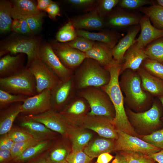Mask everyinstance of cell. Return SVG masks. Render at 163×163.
Here are the masks:
<instances>
[{"label":"cell","instance_id":"1","mask_svg":"<svg viewBox=\"0 0 163 163\" xmlns=\"http://www.w3.org/2000/svg\"><path fill=\"white\" fill-rule=\"evenodd\" d=\"M122 63L113 59L104 68L109 72L110 79L107 85L101 87L109 96L115 111L112 122L117 130L133 136H139L128 119L124 107V96L119 84Z\"/></svg>","mask_w":163,"mask_h":163},{"label":"cell","instance_id":"2","mask_svg":"<svg viewBox=\"0 0 163 163\" xmlns=\"http://www.w3.org/2000/svg\"><path fill=\"white\" fill-rule=\"evenodd\" d=\"M76 91L89 87H101L110 79L109 72L95 60L85 59L73 75Z\"/></svg>","mask_w":163,"mask_h":163},{"label":"cell","instance_id":"3","mask_svg":"<svg viewBox=\"0 0 163 163\" xmlns=\"http://www.w3.org/2000/svg\"><path fill=\"white\" fill-rule=\"evenodd\" d=\"M121 75L120 87L125 95L124 101L129 105L139 109L153 99L152 95L143 89L137 71L127 69Z\"/></svg>","mask_w":163,"mask_h":163},{"label":"cell","instance_id":"4","mask_svg":"<svg viewBox=\"0 0 163 163\" xmlns=\"http://www.w3.org/2000/svg\"><path fill=\"white\" fill-rule=\"evenodd\" d=\"M40 38L34 36L12 35L1 43L0 56L10 53L15 55L24 54L27 56L26 65L39 57V49L41 44Z\"/></svg>","mask_w":163,"mask_h":163},{"label":"cell","instance_id":"5","mask_svg":"<svg viewBox=\"0 0 163 163\" xmlns=\"http://www.w3.org/2000/svg\"><path fill=\"white\" fill-rule=\"evenodd\" d=\"M76 94L84 98L91 109L88 115L110 119L115 116L113 105L107 94L101 88L89 87L76 91Z\"/></svg>","mask_w":163,"mask_h":163},{"label":"cell","instance_id":"6","mask_svg":"<svg viewBox=\"0 0 163 163\" xmlns=\"http://www.w3.org/2000/svg\"><path fill=\"white\" fill-rule=\"evenodd\" d=\"M0 89L12 94L29 97L37 94L35 79L26 66L13 75L0 78Z\"/></svg>","mask_w":163,"mask_h":163},{"label":"cell","instance_id":"7","mask_svg":"<svg viewBox=\"0 0 163 163\" xmlns=\"http://www.w3.org/2000/svg\"><path fill=\"white\" fill-rule=\"evenodd\" d=\"M36 80L37 93L52 90L60 79L40 59L37 57L26 65Z\"/></svg>","mask_w":163,"mask_h":163},{"label":"cell","instance_id":"8","mask_svg":"<svg viewBox=\"0 0 163 163\" xmlns=\"http://www.w3.org/2000/svg\"><path fill=\"white\" fill-rule=\"evenodd\" d=\"M118 138L115 142L113 150L139 152L149 155L161 149L137 137L117 130Z\"/></svg>","mask_w":163,"mask_h":163},{"label":"cell","instance_id":"9","mask_svg":"<svg viewBox=\"0 0 163 163\" xmlns=\"http://www.w3.org/2000/svg\"><path fill=\"white\" fill-rule=\"evenodd\" d=\"M73 75L60 80L50 91L52 109L56 111L65 107L76 95Z\"/></svg>","mask_w":163,"mask_h":163},{"label":"cell","instance_id":"10","mask_svg":"<svg viewBox=\"0 0 163 163\" xmlns=\"http://www.w3.org/2000/svg\"><path fill=\"white\" fill-rule=\"evenodd\" d=\"M39 56L40 59L60 80L66 79L73 75V70L63 64L55 53L50 43H42L39 49Z\"/></svg>","mask_w":163,"mask_h":163},{"label":"cell","instance_id":"11","mask_svg":"<svg viewBox=\"0 0 163 163\" xmlns=\"http://www.w3.org/2000/svg\"><path fill=\"white\" fill-rule=\"evenodd\" d=\"M126 111L131 121L139 127L155 129L161 126V110L157 101L154 102L150 109L143 112L136 113L130 109Z\"/></svg>","mask_w":163,"mask_h":163},{"label":"cell","instance_id":"12","mask_svg":"<svg viewBox=\"0 0 163 163\" xmlns=\"http://www.w3.org/2000/svg\"><path fill=\"white\" fill-rule=\"evenodd\" d=\"M50 91L46 89L26 98L22 103L21 114L25 116L35 115L52 109Z\"/></svg>","mask_w":163,"mask_h":163},{"label":"cell","instance_id":"13","mask_svg":"<svg viewBox=\"0 0 163 163\" xmlns=\"http://www.w3.org/2000/svg\"><path fill=\"white\" fill-rule=\"evenodd\" d=\"M113 119L86 115L80 119L85 128L92 130L100 136L112 139L118 138L117 130L112 122Z\"/></svg>","mask_w":163,"mask_h":163},{"label":"cell","instance_id":"14","mask_svg":"<svg viewBox=\"0 0 163 163\" xmlns=\"http://www.w3.org/2000/svg\"><path fill=\"white\" fill-rule=\"evenodd\" d=\"M50 44L63 64L72 70L78 68L86 58L85 53L72 48L65 43L53 42Z\"/></svg>","mask_w":163,"mask_h":163},{"label":"cell","instance_id":"15","mask_svg":"<svg viewBox=\"0 0 163 163\" xmlns=\"http://www.w3.org/2000/svg\"><path fill=\"white\" fill-rule=\"evenodd\" d=\"M24 116L28 119L41 123L52 131L62 135L65 134L67 132L66 119L60 113L52 109L38 114Z\"/></svg>","mask_w":163,"mask_h":163},{"label":"cell","instance_id":"16","mask_svg":"<svg viewBox=\"0 0 163 163\" xmlns=\"http://www.w3.org/2000/svg\"><path fill=\"white\" fill-rule=\"evenodd\" d=\"M139 24L141 32L135 42L138 47L145 48L152 42L163 37V29H158L152 25L147 16L144 15L141 17Z\"/></svg>","mask_w":163,"mask_h":163},{"label":"cell","instance_id":"17","mask_svg":"<svg viewBox=\"0 0 163 163\" xmlns=\"http://www.w3.org/2000/svg\"><path fill=\"white\" fill-rule=\"evenodd\" d=\"M70 19L76 29L99 30L105 25L96 7L87 14Z\"/></svg>","mask_w":163,"mask_h":163},{"label":"cell","instance_id":"18","mask_svg":"<svg viewBox=\"0 0 163 163\" xmlns=\"http://www.w3.org/2000/svg\"><path fill=\"white\" fill-rule=\"evenodd\" d=\"M25 58L24 54H7L2 57L0 59V78L12 76L22 70L26 66Z\"/></svg>","mask_w":163,"mask_h":163},{"label":"cell","instance_id":"19","mask_svg":"<svg viewBox=\"0 0 163 163\" xmlns=\"http://www.w3.org/2000/svg\"><path fill=\"white\" fill-rule=\"evenodd\" d=\"M144 49L138 47L135 43L127 50L121 64L120 75L127 69L136 71L140 68L143 62L148 58Z\"/></svg>","mask_w":163,"mask_h":163},{"label":"cell","instance_id":"20","mask_svg":"<svg viewBox=\"0 0 163 163\" xmlns=\"http://www.w3.org/2000/svg\"><path fill=\"white\" fill-rule=\"evenodd\" d=\"M140 30L139 24L135 25L128 31L112 49L113 59L122 63L127 50L135 43V38Z\"/></svg>","mask_w":163,"mask_h":163},{"label":"cell","instance_id":"21","mask_svg":"<svg viewBox=\"0 0 163 163\" xmlns=\"http://www.w3.org/2000/svg\"><path fill=\"white\" fill-rule=\"evenodd\" d=\"M141 79L143 89L153 97L163 94V81L152 75L142 66L136 71Z\"/></svg>","mask_w":163,"mask_h":163},{"label":"cell","instance_id":"22","mask_svg":"<svg viewBox=\"0 0 163 163\" xmlns=\"http://www.w3.org/2000/svg\"><path fill=\"white\" fill-rule=\"evenodd\" d=\"M78 36L89 40L105 43L113 49L117 44L121 34L113 31L105 30L98 32H91L83 30L76 29Z\"/></svg>","mask_w":163,"mask_h":163},{"label":"cell","instance_id":"23","mask_svg":"<svg viewBox=\"0 0 163 163\" xmlns=\"http://www.w3.org/2000/svg\"><path fill=\"white\" fill-rule=\"evenodd\" d=\"M86 57L94 59L104 67L113 59L112 49L107 44L95 42L92 48L85 53Z\"/></svg>","mask_w":163,"mask_h":163},{"label":"cell","instance_id":"24","mask_svg":"<svg viewBox=\"0 0 163 163\" xmlns=\"http://www.w3.org/2000/svg\"><path fill=\"white\" fill-rule=\"evenodd\" d=\"M141 18L136 14L119 11L110 14L107 18L106 23L112 27L123 28L139 24Z\"/></svg>","mask_w":163,"mask_h":163},{"label":"cell","instance_id":"25","mask_svg":"<svg viewBox=\"0 0 163 163\" xmlns=\"http://www.w3.org/2000/svg\"><path fill=\"white\" fill-rule=\"evenodd\" d=\"M21 103H13L10 107L1 112L0 135L1 136L8 133L11 129L14 121L21 113Z\"/></svg>","mask_w":163,"mask_h":163},{"label":"cell","instance_id":"26","mask_svg":"<svg viewBox=\"0 0 163 163\" xmlns=\"http://www.w3.org/2000/svg\"><path fill=\"white\" fill-rule=\"evenodd\" d=\"M12 5V17L13 19H25L41 11L37 8V3L30 0H14Z\"/></svg>","mask_w":163,"mask_h":163},{"label":"cell","instance_id":"27","mask_svg":"<svg viewBox=\"0 0 163 163\" xmlns=\"http://www.w3.org/2000/svg\"><path fill=\"white\" fill-rule=\"evenodd\" d=\"M88 106L89 105L87 101L76 94L60 113L66 119L74 117H79L81 119L86 116L84 115Z\"/></svg>","mask_w":163,"mask_h":163},{"label":"cell","instance_id":"28","mask_svg":"<svg viewBox=\"0 0 163 163\" xmlns=\"http://www.w3.org/2000/svg\"><path fill=\"white\" fill-rule=\"evenodd\" d=\"M21 126L30 133L33 137L42 140H47L52 131L43 124L26 118L22 115Z\"/></svg>","mask_w":163,"mask_h":163},{"label":"cell","instance_id":"29","mask_svg":"<svg viewBox=\"0 0 163 163\" xmlns=\"http://www.w3.org/2000/svg\"><path fill=\"white\" fill-rule=\"evenodd\" d=\"M115 142L112 140L97 139L87 145L84 152L92 159L104 153L110 152L114 150Z\"/></svg>","mask_w":163,"mask_h":163},{"label":"cell","instance_id":"30","mask_svg":"<svg viewBox=\"0 0 163 163\" xmlns=\"http://www.w3.org/2000/svg\"><path fill=\"white\" fill-rule=\"evenodd\" d=\"M12 5L11 1H0V32L5 34L11 31L12 21Z\"/></svg>","mask_w":163,"mask_h":163},{"label":"cell","instance_id":"31","mask_svg":"<svg viewBox=\"0 0 163 163\" xmlns=\"http://www.w3.org/2000/svg\"><path fill=\"white\" fill-rule=\"evenodd\" d=\"M139 11L147 16L156 28L163 29V7L154 4L150 6L142 7Z\"/></svg>","mask_w":163,"mask_h":163},{"label":"cell","instance_id":"32","mask_svg":"<svg viewBox=\"0 0 163 163\" xmlns=\"http://www.w3.org/2000/svg\"><path fill=\"white\" fill-rule=\"evenodd\" d=\"M49 140L42 141L33 145L24 152L20 155L14 158L15 162H21L30 159L46 150L50 145Z\"/></svg>","mask_w":163,"mask_h":163},{"label":"cell","instance_id":"33","mask_svg":"<svg viewBox=\"0 0 163 163\" xmlns=\"http://www.w3.org/2000/svg\"><path fill=\"white\" fill-rule=\"evenodd\" d=\"M144 51L148 58L155 60L163 65V37L149 44Z\"/></svg>","mask_w":163,"mask_h":163},{"label":"cell","instance_id":"34","mask_svg":"<svg viewBox=\"0 0 163 163\" xmlns=\"http://www.w3.org/2000/svg\"><path fill=\"white\" fill-rule=\"evenodd\" d=\"M92 133L82 130L73 132L71 138L73 152L82 150L92 138Z\"/></svg>","mask_w":163,"mask_h":163},{"label":"cell","instance_id":"35","mask_svg":"<svg viewBox=\"0 0 163 163\" xmlns=\"http://www.w3.org/2000/svg\"><path fill=\"white\" fill-rule=\"evenodd\" d=\"M78 36L76 29L70 19L59 30L56 35V38L59 42L66 43L74 39Z\"/></svg>","mask_w":163,"mask_h":163},{"label":"cell","instance_id":"36","mask_svg":"<svg viewBox=\"0 0 163 163\" xmlns=\"http://www.w3.org/2000/svg\"><path fill=\"white\" fill-rule=\"evenodd\" d=\"M120 154L127 163H155L149 155L140 152L131 151H120Z\"/></svg>","mask_w":163,"mask_h":163},{"label":"cell","instance_id":"37","mask_svg":"<svg viewBox=\"0 0 163 163\" xmlns=\"http://www.w3.org/2000/svg\"><path fill=\"white\" fill-rule=\"evenodd\" d=\"M150 74L163 81V65L158 62L147 58L141 66Z\"/></svg>","mask_w":163,"mask_h":163},{"label":"cell","instance_id":"38","mask_svg":"<svg viewBox=\"0 0 163 163\" xmlns=\"http://www.w3.org/2000/svg\"><path fill=\"white\" fill-rule=\"evenodd\" d=\"M95 42L87 38L78 36L73 40L65 43L72 48L85 53L92 48Z\"/></svg>","mask_w":163,"mask_h":163},{"label":"cell","instance_id":"39","mask_svg":"<svg viewBox=\"0 0 163 163\" xmlns=\"http://www.w3.org/2000/svg\"><path fill=\"white\" fill-rule=\"evenodd\" d=\"M29 96L12 94L0 89V107L1 109L17 102H23Z\"/></svg>","mask_w":163,"mask_h":163},{"label":"cell","instance_id":"40","mask_svg":"<svg viewBox=\"0 0 163 163\" xmlns=\"http://www.w3.org/2000/svg\"><path fill=\"white\" fill-rule=\"evenodd\" d=\"M44 140L34 138L27 140L14 142L11 151L13 159L30 147Z\"/></svg>","mask_w":163,"mask_h":163},{"label":"cell","instance_id":"41","mask_svg":"<svg viewBox=\"0 0 163 163\" xmlns=\"http://www.w3.org/2000/svg\"><path fill=\"white\" fill-rule=\"evenodd\" d=\"M11 30L21 35L33 36L26 21L24 19H13L11 25Z\"/></svg>","mask_w":163,"mask_h":163},{"label":"cell","instance_id":"42","mask_svg":"<svg viewBox=\"0 0 163 163\" xmlns=\"http://www.w3.org/2000/svg\"><path fill=\"white\" fill-rule=\"evenodd\" d=\"M45 16V13L42 11L24 19L26 21L33 35L37 34L41 30L43 18Z\"/></svg>","mask_w":163,"mask_h":163},{"label":"cell","instance_id":"43","mask_svg":"<svg viewBox=\"0 0 163 163\" xmlns=\"http://www.w3.org/2000/svg\"><path fill=\"white\" fill-rule=\"evenodd\" d=\"M142 139L161 149H163V128L152 133L140 136Z\"/></svg>","mask_w":163,"mask_h":163},{"label":"cell","instance_id":"44","mask_svg":"<svg viewBox=\"0 0 163 163\" xmlns=\"http://www.w3.org/2000/svg\"><path fill=\"white\" fill-rule=\"evenodd\" d=\"M119 0H100L97 1L96 8L100 15L103 17L110 12L118 4Z\"/></svg>","mask_w":163,"mask_h":163},{"label":"cell","instance_id":"45","mask_svg":"<svg viewBox=\"0 0 163 163\" xmlns=\"http://www.w3.org/2000/svg\"><path fill=\"white\" fill-rule=\"evenodd\" d=\"M8 134L14 142H21L35 138L30 133L24 129H12L8 133Z\"/></svg>","mask_w":163,"mask_h":163},{"label":"cell","instance_id":"46","mask_svg":"<svg viewBox=\"0 0 163 163\" xmlns=\"http://www.w3.org/2000/svg\"><path fill=\"white\" fill-rule=\"evenodd\" d=\"M93 159L82 150L72 152L66 159L68 163H89Z\"/></svg>","mask_w":163,"mask_h":163},{"label":"cell","instance_id":"47","mask_svg":"<svg viewBox=\"0 0 163 163\" xmlns=\"http://www.w3.org/2000/svg\"><path fill=\"white\" fill-rule=\"evenodd\" d=\"M119 4L120 7L129 10L140 8L144 5L153 4L152 1L149 0H121Z\"/></svg>","mask_w":163,"mask_h":163},{"label":"cell","instance_id":"48","mask_svg":"<svg viewBox=\"0 0 163 163\" xmlns=\"http://www.w3.org/2000/svg\"><path fill=\"white\" fill-rule=\"evenodd\" d=\"M69 154L66 149L59 147L53 150L47 158L51 163H60L66 160Z\"/></svg>","mask_w":163,"mask_h":163},{"label":"cell","instance_id":"49","mask_svg":"<svg viewBox=\"0 0 163 163\" xmlns=\"http://www.w3.org/2000/svg\"><path fill=\"white\" fill-rule=\"evenodd\" d=\"M67 2L72 5L81 8H95L97 2L94 0H68Z\"/></svg>","mask_w":163,"mask_h":163},{"label":"cell","instance_id":"50","mask_svg":"<svg viewBox=\"0 0 163 163\" xmlns=\"http://www.w3.org/2000/svg\"><path fill=\"white\" fill-rule=\"evenodd\" d=\"M46 12L48 14L49 17L53 20L56 19L57 16L61 15L59 6L53 1L47 7Z\"/></svg>","mask_w":163,"mask_h":163},{"label":"cell","instance_id":"51","mask_svg":"<svg viewBox=\"0 0 163 163\" xmlns=\"http://www.w3.org/2000/svg\"><path fill=\"white\" fill-rule=\"evenodd\" d=\"M14 143L8 133L2 135L0 139V149L11 150Z\"/></svg>","mask_w":163,"mask_h":163},{"label":"cell","instance_id":"52","mask_svg":"<svg viewBox=\"0 0 163 163\" xmlns=\"http://www.w3.org/2000/svg\"><path fill=\"white\" fill-rule=\"evenodd\" d=\"M13 159L11 150L0 149V163H7Z\"/></svg>","mask_w":163,"mask_h":163},{"label":"cell","instance_id":"53","mask_svg":"<svg viewBox=\"0 0 163 163\" xmlns=\"http://www.w3.org/2000/svg\"><path fill=\"white\" fill-rule=\"evenodd\" d=\"M113 157L109 152L104 153L100 155L95 163H109Z\"/></svg>","mask_w":163,"mask_h":163},{"label":"cell","instance_id":"54","mask_svg":"<svg viewBox=\"0 0 163 163\" xmlns=\"http://www.w3.org/2000/svg\"><path fill=\"white\" fill-rule=\"evenodd\" d=\"M53 1L51 0H37V8L41 11H46V9Z\"/></svg>","mask_w":163,"mask_h":163},{"label":"cell","instance_id":"55","mask_svg":"<svg viewBox=\"0 0 163 163\" xmlns=\"http://www.w3.org/2000/svg\"><path fill=\"white\" fill-rule=\"evenodd\" d=\"M149 155L158 163H163V149L159 151L152 154Z\"/></svg>","mask_w":163,"mask_h":163},{"label":"cell","instance_id":"56","mask_svg":"<svg viewBox=\"0 0 163 163\" xmlns=\"http://www.w3.org/2000/svg\"><path fill=\"white\" fill-rule=\"evenodd\" d=\"M111 163H127L124 158L120 154L117 155Z\"/></svg>","mask_w":163,"mask_h":163},{"label":"cell","instance_id":"57","mask_svg":"<svg viewBox=\"0 0 163 163\" xmlns=\"http://www.w3.org/2000/svg\"><path fill=\"white\" fill-rule=\"evenodd\" d=\"M33 163H51L48 160V158H42L39 159Z\"/></svg>","mask_w":163,"mask_h":163},{"label":"cell","instance_id":"58","mask_svg":"<svg viewBox=\"0 0 163 163\" xmlns=\"http://www.w3.org/2000/svg\"><path fill=\"white\" fill-rule=\"evenodd\" d=\"M158 99L159 100L161 103L163 107V94L160 97H158ZM161 120L163 119V116L161 117Z\"/></svg>","mask_w":163,"mask_h":163},{"label":"cell","instance_id":"59","mask_svg":"<svg viewBox=\"0 0 163 163\" xmlns=\"http://www.w3.org/2000/svg\"><path fill=\"white\" fill-rule=\"evenodd\" d=\"M157 2L158 5L163 7V0H157Z\"/></svg>","mask_w":163,"mask_h":163},{"label":"cell","instance_id":"60","mask_svg":"<svg viewBox=\"0 0 163 163\" xmlns=\"http://www.w3.org/2000/svg\"><path fill=\"white\" fill-rule=\"evenodd\" d=\"M60 163H68L67 161H66V160H65L64 161Z\"/></svg>","mask_w":163,"mask_h":163},{"label":"cell","instance_id":"61","mask_svg":"<svg viewBox=\"0 0 163 163\" xmlns=\"http://www.w3.org/2000/svg\"><path fill=\"white\" fill-rule=\"evenodd\" d=\"M162 121L163 122V119H162Z\"/></svg>","mask_w":163,"mask_h":163}]
</instances>
